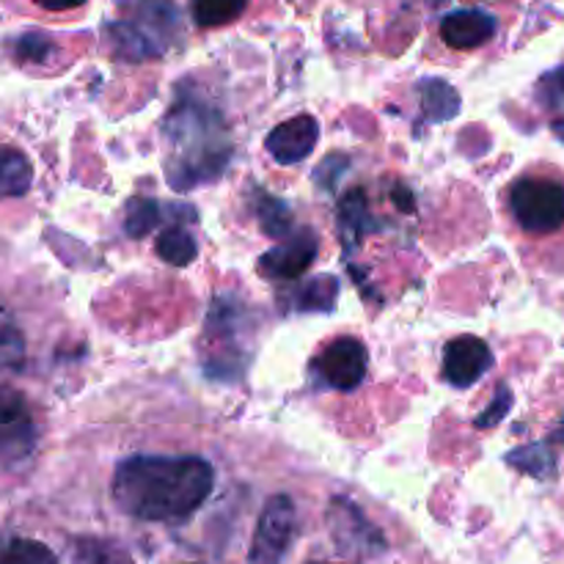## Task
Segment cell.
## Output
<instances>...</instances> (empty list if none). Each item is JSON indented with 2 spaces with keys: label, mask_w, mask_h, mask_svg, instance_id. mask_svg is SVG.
Listing matches in <instances>:
<instances>
[{
  "label": "cell",
  "mask_w": 564,
  "mask_h": 564,
  "mask_svg": "<svg viewBox=\"0 0 564 564\" xmlns=\"http://www.w3.org/2000/svg\"><path fill=\"white\" fill-rule=\"evenodd\" d=\"M319 138V124L314 116L301 113L295 119L281 121L279 127L270 130V135L264 138V149H268L270 158L281 165H295L301 160H306L312 154V149L317 147Z\"/></svg>",
  "instance_id": "10"
},
{
  "label": "cell",
  "mask_w": 564,
  "mask_h": 564,
  "mask_svg": "<svg viewBox=\"0 0 564 564\" xmlns=\"http://www.w3.org/2000/svg\"><path fill=\"white\" fill-rule=\"evenodd\" d=\"M33 182V169L22 152L0 147V198L22 196Z\"/></svg>",
  "instance_id": "16"
},
{
  "label": "cell",
  "mask_w": 564,
  "mask_h": 564,
  "mask_svg": "<svg viewBox=\"0 0 564 564\" xmlns=\"http://www.w3.org/2000/svg\"><path fill=\"white\" fill-rule=\"evenodd\" d=\"M14 55L25 64H44V61L53 58L55 53V44L47 33H39V31H28L22 36L14 39Z\"/></svg>",
  "instance_id": "26"
},
{
  "label": "cell",
  "mask_w": 564,
  "mask_h": 564,
  "mask_svg": "<svg viewBox=\"0 0 564 564\" xmlns=\"http://www.w3.org/2000/svg\"><path fill=\"white\" fill-rule=\"evenodd\" d=\"M257 218L259 226H262L264 235L270 237H286L292 229V215L290 207H286L281 198H273L270 193L257 191Z\"/></svg>",
  "instance_id": "21"
},
{
  "label": "cell",
  "mask_w": 564,
  "mask_h": 564,
  "mask_svg": "<svg viewBox=\"0 0 564 564\" xmlns=\"http://www.w3.org/2000/svg\"><path fill=\"white\" fill-rule=\"evenodd\" d=\"M419 97L427 121H449L460 113V94L446 80H422L419 83Z\"/></svg>",
  "instance_id": "15"
},
{
  "label": "cell",
  "mask_w": 564,
  "mask_h": 564,
  "mask_svg": "<svg viewBox=\"0 0 564 564\" xmlns=\"http://www.w3.org/2000/svg\"><path fill=\"white\" fill-rule=\"evenodd\" d=\"M430 3H441V0H430Z\"/></svg>",
  "instance_id": "32"
},
{
  "label": "cell",
  "mask_w": 564,
  "mask_h": 564,
  "mask_svg": "<svg viewBox=\"0 0 564 564\" xmlns=\"http://www.w3.org/2000/svg\"><path fill=\"white\" fill-rule=\"evenodd\" d=\"M319 251V240L312 229H301L295 235H286L281 237V242L270 251H264L259 257V273L264 279H281V281H292V279H301L312 262L317 259Z\"/></svg>",
  "instance_id": "9"
},
{
  "label": "cell",
  "mask_w": 564,
  "mask_h": 564,
  "mask_svg": "<svg viewBox=\"0 0 564 564\" xmlns=\"http://www.w3.org/2000/svg\"><path fill=\"white\" fill-rule=\"evenodd\" d=\"M22 358H25V341H22L20 328L0 308V367L17 369L22 367Z\"/></svg>",
  "instance_id": "25"
},
{
  "label": "cell",
  "mask_w": 564,
  "mask_h": 564,
  "mask_svg": "<svg viewBox=\"0 0 564 564\" xmlns=\"http://www.w3.org/2000/svg\"><path fill=\"white\" fill-rule=\"evenodd\" d=\"M507 463L534 479H551L556 474V460L545 444H529L521 446V449H512L507 455Z\"/></svg>",
  "instance_id": "19"
},
{
  "label": "cell",
  "mask_w": 564,
  "mask_h": 564,
  "mask_svg": "<svg viewBox=\"0 0 564 564\" xmlns=\"http://www.w3.org/2000/svg\"><path fill=\"white\" fill-rule=\"evenodd\" d=\"M72 564H132L130 554L110 540L83 538L72 549Z\"/></svg>",
  "instance_id": "20"
},
{
  "label": "cell",
  "mask_w": 564,
  "mask_h": 564,
  "mask_svg": "<svg viewBox=\"0 0 564 564\" xmlns=\"http://www.w3.org/2000/svg\"><path fill=\"white\" fill-rule=\"evenodd\" d=\"M367 347L358 339H352V336L334 339L314 358V372L323 378L325 386H330L336 391L358 389L364 383V378H367Z\"/></svg>",
  "instance_id": "6"
},
{
  "label": "cell",
  "mask_w": 564,
  "mask_h": 564,
  "mask_svg": "<svg viewBox=\"0 0 564 564\" xmlns=\"http://www.w3.org/2000/svg\"><path fill=\"white\" fill-rule=\"evenodd\" d=\"M345 169H347V160L341 158V154H330V158L317 169V182L325 180V187L330 191V187L336 185V180L345 174Z\"/></svg>",
  "instance_id": "29"
},
{
  "label": "cell",
  "mask_w": 564,
  "mask_h": 564,
  "mask_svg": "<svg viewBox=\"0 0 564 564\" xmlns=\"http://www.w3.org/2000/svg\"><path fill=\"white\" fill-rule=\"evenodd\" d=\"M160 213H163V207L154 198L132 196L124 207V231L130 237H135V240L149 235L160 224V218H163Z\"/></svg>",
  "instance_id": "22"
},
{
  "label": "cell",
  "mask_w": 564,
  "mask_h": 564,
  "mask_svg": "<svg viewBox=\"0 0 564 564\" xmlns=\"http://www.w3.org/2000/svg\"><path fill=\"white\" fill-rule=\"evenodd\" d=\"M510 209L532 235H551L564 226V187L551 180H521L510 191Z\"/></svg>",
  "instance_id": "4"
},
{
  "label": "cell",
  "mask_w": 564,
  "mask_h": 564,
  "mask_svg": "<svg viewBox=\"0 0 564 564\" xmlns=\"http://www.w3.org/2000/svg\"><path fill=\"white\" fill-rule=\"evenodd\" d=\"M372 220H369V207L364 191H350L339 204V235L347 251H356L361 246V237L367 235Z\"/></svg>",
  "instance_id": "14"
},
{
  "label": "cell",
  "mask_w": 564,
  "mask_h": 564,
  "mask_svg": "<svg viewBox=\"0 0 564 564\" xmlns=\"http://www.w3.org/2000/svg\"><path fill=\"white\" fill-rule=\"evenodd\" d=\"M496 17L479 9H460L452 11L441 22V39L455 50H471L479 44L490 42L496 33Z\"/></svg>",
  "instance_id": "12"
},
{
  "label": "cell",
  "mask_w": 564,
  "mask_h": 564,
  "mask_svg": "<svg viewBox=\"0 0 564 564\" xmlns=\"http://www.w3.org/2000/svg\"><path fill=\"white\" fill-rule=\"evenodd\" d=\"M295 534V505L290 496H273L259 516L248 564H281Z\"/></svg>",
  "instance_id": "5"
},
{
  "label": "cell",
  "mask_w": 564,
  "mask_h": 564,
  "mask_svg": "<svg viewBox=\"0 0 564 564\" xmlns=\"http://www.w3.org/2000/svg\"><path fill=\"white\" fill-rule=\"evenodd\" d=\"M554 132H556V138H560V141H564V119L554 121Z\"/></svg>",
  "instance_id": "31"
},
{
  "label": "cell",
  "mask_w": 564,
  "mask_h": 564,
  "mask_svg": "<svg viewBox=\"0 0 564 564\" xmlns=\"http://www.w3.org/2000/svg\"><path fill=\"white\" fill-rule=\"evenodd\" d=\"M494 364V352L479 336H457L444 350V378L455 389L477 383Z\"/></svg>",
  "instance_id": "11"
},
{
  "label": "cell",
  "mask_w": 564,
  "mask_h": 564,
  "mask_svg": "<svg viewBox=\"0 0 564 564\" xmlns=\"http://www.w3.org/2000/svg\"><path fill=\"white\" fill-rule=\"evenodd\" d=\"M0 564H58V560L36 540L11 538L0 543Z\"/></svg>",
  "instance_id": "23"
},
{
  "label": "cell",
  "mask_w": 564,
  "mask_h": 564,
  "mask_svg": "<svg viewBox=\"0 0 564 564\" xmlns=\"http://www.w3.org/2000/svg\"><path fill=\"white\" fill-rule=\"evenodd\" d=\"M510 408H512V394H510V389H507V386H501V389L496 391V400L490 402V405L485 408L482 416L477 419V427L479 430L496 427V424H499L501 419H505L507 413H510Z\"/></svg>",
  "instance_id": "27"
},
{
  "label": "cell",
  "mask_w": 564,
  "mask_h": 564,
  "mask_svg": "<svg viewBox=\"0 0 564 564\" xmlns=\"http://www.w3.org/2000/svg\"><path fill=\"white\" fill-rule=\"evenodd\" d=\"M540 99H543L549 108H562L564 110V66L549 72V75L540 80Z\"/></svg>",
  "instance_id": "28"
},
{
  "label": "cell",
  "mask_w": 564,
  "mask_h": 564,
  "mask_svg": "<svg viewBox=\"0 0 564 564\" xmlns=\"http://www.w3.org/2000/svg\"><path fill=\"white\" fill-rule=\"evenodd\" d=\"M108 39H110V47H113V53L119 55V58L143 61V58H158V55H163V47L154 44L147 31L130 25V22H113V25H108Z\"/></svg>",
  "instance_id": "13"
},
{
  "label": "cell",
  "mask_w": 564,
  "mask_h": 564,
  "mask_svg": "<svg viewBox=\"0 0 564 564\" xmlns=\"http://www.w3.org/2000/svg\"><path fill=\"white\" fill-rule=\"evenodd\" d=\"M328 529L345 554H380L386 540L350 499H334L328 507Z\"/></svg>",
  "instance_id": "8"
},
{
  "label": "cell",
  "mask_w": 564,
  "mask_h": 564,
  "mask_svg": "<svg viewBox=\"0 0 564 564\" xmlns=\"http://www.w3.org/2000/svg\"><path fill=\"white\" fill-rule=\"evenodd\" d=\"M154 251H158V257L165 259L169 264L185 268V264H191L193 259H196L198 246L185 226H169V229L160 231L158 242H154Z\"/></svg>",
  "instance_id": "18"
},
{
  "label": "cell",
  "mask_w": 564,
  "mask_h": 564,
  "mask_svg": "<svg viewBox=\"0 0 564 564\" xmlns=\"http://www.w3.org/2000/svg\"><path fill=\"white\" fill-rule=\"evenodd\" d=\"M36 6H42V9L47 11H69V9H77V6H83L86 0H33Z\"/></svg>",
  "instance_id": "30"
},
{
  "label": "cell",
  "mask_w": 564,
  "mask_h": 564,
  "mask_svg": "<svg viewBox=\"0 0 564 564\" xmlns=\"http://www.w3.org/2000/svg\"><path fill=\"white\" fill-rule=\"evenodd\" d=\"M36 446V424L20 391L0 386V460H22Z\"/></svg>",
  "instance_id": "7"
},
{
  "label": "cell",
  "mask_w": 564,
  "mask_h": 564,
  "mask_svg": "<svg viewBox=\"0 0 564 564\" xmlns=\"http://www.w3.org/2000/svg\"><path fill=\"white\" fill-rule=\"evenodd\" d=\"M253 341V319L237 297L220 295L209 306L202 336L204 372L215 380H237L248 367Z\"/></svg>",
  "instance_id": "3"
},
{
  "label": "cell",
  "mask_w": 564,
  "mask_h": 564,
  "mask_svg": "<svg viewBox=\"0 0 564 564\" xmlns=\"http://www.w3.org/2000/svg\"><path fill=\"white\" fill-rule=\"evenodd\" d=\"M336 297H339V281L334 275H317L297 286L292 301L297 312H330L336 306Z\"/></svg>",
  "instance_id": "17"
},
{
  "label": "cell",
  "mask_w": 564,
  "mask_h": 564,
  "mask_svg": "<svg viewBox=\"0 0 564 564\" xmlns=\"http://www.w3.org/2000/svg\"><path fill=\"white\" fill-rule=\"evenodd\" d=\"M215 471L202 457L132 455L113 474V501L121 512L152 523L191 518L213 494Z\"/></svg>",
  "instance_id": "1"
},
{
  "label": "cell",
  "mask_w": 564,
  "mask_h": 564,
  "mask_svg": "<svg viewBox=\"0 0 564 564\" xmlns=\"http://www.w3.org/2000/svg\"><path fill=\"white\" fill-rule=\"evenodd\" d=\"M165 180L176 193L215 182L231 160V135L224 116L198 99H180L163 121Z\"/></svg>",
  "instance_id": "2"
},
{
  "label": "cell",
  "mask_w": 564,
  "mask_h": 564,
  "mask_svg": "<svg viewBox=\"0 0 564 564\" xmlns=\"http://www.w3.org/2000/svg\"><path fill=\"white\" fill-rule=\"evenodd\" d=\"M246 3L248 0H191L193 17L204 28L229 25L242 14Z\"/></svg>",
  "instance_id": "24"
}]
</instances>
